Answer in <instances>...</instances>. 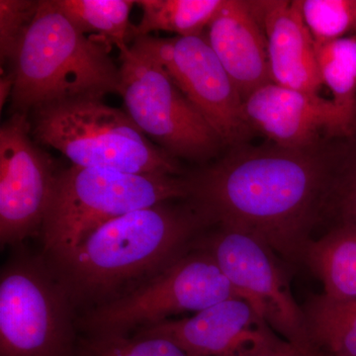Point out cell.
Returning <instances> with one entry per match:
<instances>
[{
  "label": "cell",
  "instance_id": "cell-12",
  "mask_svg": "<svg viewBox=\"0 0 356 356\" xmlns=\"http://www.w3.org/2000/svg\"><path fill=\"white\" fill-rule=\"evenodd\" d=\"M134 334L166 337L196 356H267L291 344L250 301L238 297Z\"/></svg>",
  "mask_w": 356,
  "mask_h": 356
},
{
  "label": "cell",
  "instance_id": "cell-22",
  "mask_svg": "<svg viewBox=\"0 0 356 356\" xmlns=\"http://www.w3.org/2000/svg\"><path fill=\"white\" fill-rule=\"evenodd\" d=\"M301 14L316 44L343 38L355 29L356 0H302Z\"/></svg>",
  "mask_w": 356,
  "mask_h": 356
},
{
  "label": "cell",
  "instance_id": "cell-23",
  "mask_svg": "<svg viewBox=\"0 0 356 356\" xmlns=\"http://www.w3.org/2000/svg\"><path fill=\"white\" fill-rule=\"evenodd\" d=\"M39 1L0 0V58L13 62L18 47L31 25Z\"/></svg>",
  "mask_w": 356,
  "mask_h": 356
},
{
  "label": "cell",
  "instance_id": "cell-8",
  "mask_svg": "<svg viewBox=\"0 0 356 356\" xmlns=\"http://www.w3.org/2000/svg\"><path fill=\"white\" fill-rule=\"evenodd\" d=\"M119 51V95L136 126L173 159L210 158L222 140L163 69L147 36Z\"/></svg>",
  "mask_w": 356,
  "mask_h": 356
},
{
  "label": "cell",
  "instance_id": "cell-21",
  "mask_svg": "<svg viewBox=\"0 0 356 356\" xmlns=\"http://www.w3.org/2000/svg\"><path fill=\"white\" fill-rule=\"evenodd\" d=\"M79 356H196L159 336H83Z\"/></svg>",
  "mask_w": 356,
  "mask_h": 356
},
{
  "label": "cell",
  "instance_id": "cell-27",
  "mask_svg": "<svg viewBox=\"0 0 356 356\" xmlns=\"http://www.w3.org/2000/svg\"><path fill=\"white\" fill-rule=\"evenodd\" d=\"M355 30H356V23H355Z\"/></svg>",
  "mask_w": 356,
  "mask_h": 356
},
{
  "label": "cell",
  "instance_id": "cell-26",
  "mask_svg": "<svg viewBox=\"0 0 356 356\" xmlns=\"http://www.w3.org/2000/svg\"><path fill=\"white\" fill-rule=\"evenodd\" d=\"M267 356H308L304 355L302 351H300L298 348H295L292 344H289L287 348H283L277 353H274L273 355Z\"/></svg>",
  "mask_w": 356,
  "mask_h": 356
},
{
  "label": "cell",
  "instance_id": "cell-17",
  "mask_svg": "<svg viewBox=\"0 0 356 356\" xmlns=\"http://www.w3.org/2000/svg\"><path fill=\"white\" fill-rule=\"evenodd\" d=\"M302 308L313 356H356V300L314 295Z\"/></svg>",
  "mask_w": 356,
  "mask_h": 356
},
{
  "label": "cell",
  "instance_id": "cell-16",
  "mask_svg": "<svg viewBox=\"0 0 356 356\" xmlns=\"http://www.w3.org/2000/svg\"><path fill=\"white\" fill-rule=\"evenodd\" d=\"M304 264L322 281L325 296L339 301L356 300L355 227L337 224L312 241Z\"/></svg>",
  "mask_w": 356,
  "mask_h": 356
},
{
  "label": "cell",
  "instance_id": "cell-25",
  "mask_svg": "<svg viewBox=\"0 0 356 356\" xmlns=\"http://www.w3.org/2000/svg\"><path fill=\"white\" fill-rule=\"evenodd\" d=\"M14 88V76L13 72H9L7 74H2L0 79V108H3L4 103L11 97Z\"/></svg>",
  "mask_w": 356,
  "mask_h": 356
},
{
  "label": "cell",
  "instance_id": "cell-24",
  "mask_svg": "<svg viewBox=\"0 0 356 356\" xmlns=\"http://www.w3.org/2000/svg\"><path fill=\"white\" fill-rule=\"evenodd\" d=\"M348 165L336 172L331 203L339 215L337 224L350 225L356 228V153Z\"/></svg>",
  "mask_w": 356,
  "mask_h": 356
},
{
  "label": "cell",
  "instance_id": "cell-5",
  "mask_svg": "<svg viewBox=\"0 0 356 356\" xmlns=\"http://www.w3.org/2000/svg\"><path fill=\"white\" fill-rule=\"evenodd\" d=\"M35 142L53 147L72 165L135 175H177V161L154 147L126 112L83 98L32 112Z\"/></svg>",
  "mask_w": 356,
  "mask_h": 356
},
{
  "label": "cell",
  "instance_id": "cell-14",
  "mask_svg": "<svg viewBox=\"0 0 356 356\" xmlns=\"http://www.w3.org/2000/svg\"><path fill=\"white\" fill-rule=\"evenodd\" d=\"M267 42L271 81L278 86L318 95L316 43L304 22L300 1H248Z\"/></svg>",
  "mask_w": 356,
  "mask_h": 356
},
{
  "label": "cell",
  "instance_id": "cell-3",
  "mask_svg": "<svg viewBox=\"0 0 356 356\" xmlns=\"http://www.w3.org/2000/svg\"><path fill=\"white\" fill-rule=\"evenodd\" d=\"M110 46L86 37L58 8L40 0L38 10L14 56L13 114L26 115L70 100L120 93V67Z\"/></svg>",
  "mask_w": 356,
  "mask_h": 356
},
{
  "label": "cell",
  "instance_id": "cell-11",
  "mask_svg": "<svg viewBox=\"0 0 356 356\" xmlns=\"http://www.w3.org/2000/svg\"><path fill=\"white\" fill-rule=\"evenodd\" d=\"M147 39L163 69L222 144H241L250 131L243 99L205 35Z\"/></svg>",
  "mask_w": 356,
  "mask_h": 356
},
{
  "label": "cell",
  "instance_id": "cell-18",
  "mask_svg": "<svg viewBox=\"0 0 356 356\" xmlns=\"http://www.w3.org/2000/svg\"><path fill=\"white\" fill-rule=\"evenodd\" d=\"M143 11L134 36H149L152 32L175 33L178 37L197 36L207 29L224 0H138Z\"/></svg>",
  "mask_w": 356,
  "mask_h": 356
},
{
  "label": "cell",
  "instance_id": "cell-19",
  "mask_svg": "<svg viewBox=\"0 0 356 356\" xmlns=\"http://www.w3.org/2000/svg\"><path fill=\"white\" fill-rule=\"evenodd\" d=\"M65 17L83 34L95 33V38L120 50L134 42L130 13L131 0H54Z\"/></svg>",
  "mask_w": 356,
  "mask_h": 356
},
{
  "label": "cell",
  "instance_id": "cell-4",
  "mask_svg": "<svg viewBox=\"0 0 356 356\" xmlns=\"http://www.w3.org/2000/svg\"><path fill=\"white\" fill-rule=\"evenodd\" d=\"M189 197L187 178L72 165L58 170L42 225L44 257L58 259L116 218Z\"/></svg>",
  "mask_w": 356,
  "mask_h": 356
},
{
  "label": "cell",
  "instance_id": "cell-20",
  "mask_svg": "<svg viewBox=\"0 0 356 356\" xmlns=\"http://www.w3.org/2000/svg\"><path fill=\"white\" fill-rule=\"evenodd\" d=\"M321 81L332 102L356 119V37L316 44Z\"/></svg>",
  "mask_w": 356,
  "mask_h": 356
},
{
  "label": "cell",
  "instance_id": "cell-10",
  "mask_svg": "<svg viewBox=\"0 0 356 356\" xmlns=\"http://www.w3.org/2000/svg\"><path fill=\"white\" fill-rule=\"evenodd\" d=\"M26 115L0 129V243L20 245L41 233L58 170L32 140Z\"/></svg>",
  "mask_w": 356,
  "mask_h": 356
},
{
  "label": "cell",
  "instance_id": "cell-15",
  "mask_svg": "<svg viewBox=\"0 0 356 356\" xmlns=\"http://www.w3.org/2000/svg\"><path fill=\"white\" fill-rule=\"evenodd\" d=\"M206 30L211 48L243 102L257 88L273 83L266 34L250 2L224 0Z\"/></svg>",
  "mask_w": 356,
  "mask_h": 356
},
{
  "label": "cell",
  "instance_id": "cell-9",
  "mask_svg": "<svg viewBox=\"0 0 356 356\" xmlns=\"http://www.w3.org/2000/svg\"><path fill=\"white\" fill-rule=\"evenodd\" d=\"M206 231L195 247L212 255L229 282L281 337L313 356L303 308L293 296L277 254L259 238L222 226Z\"/></svg>",
  "mask_w": 356,
  "mask_h": 356
},
{
  "label": "cell",
  "instance_id": "cell-6",
  "mask_svg": "<svg viewBox=\"0 0 356 356\" xmlns=\"http://www.w3.org/2000/svg\"><path fill=\"white\" fill-rule=\"evenodd\" d=\"M76 313L47 259L18 252L0 275V356H79Z\"/></svg>",
  "mask_w": 356,
  "mask_h": 356
},
{
  "label": "cell",
  "instance_id": "cell-13",
  "mask_svg": "<svg viewBox=\"0 0 356 356\" xmlns=\"http://www.w3.org/2000/svg\"><path fill=\"white\" fill-rule=\"evenodd\" d=\"M250 128L264 134L276 146L312 149L321 135L353 133L356 119L332 100L270 83L243 102Z\"/></svg>",
  "mask_w": 356,
  "mask_h": 356
},
{
  "label": "cell",
  "instance_id": "cell-2",
  "mask_svg": "<svg viewBox=\"0 0 356 356\" xmlns=\"http://www.w3.org/2000/svg\"><path fill=\"white\" fill-rule=\"evenodd\" d=\"M172 201L116 218L67 254L47 259L76 312L122 298L195 248L210 222L188 199Z\"/></svg>",
  "mask_w": 356,
  "mask_h": 356
},
{
  "label": "cell",
  "instance_id": "cell-1",
  "mask_svg": "<svg viewBox=\"0 0 356 356\" xmlns=\"http://www.w3.org/2000/svg\"><path fill=\"white\" fill-rule=\"evenodd\" d=\"M336 172L313 149H236L187 177L189 197L213 226L259 238L288 262H304Z\"/></svg>",
  "mask_w": 356,
  "mask_h": 356
},
{
  "label": "cell",
  "instance_id": "cell-7",
  "mask_svg": "<svg viewBox=\"0 0 356 356\" xmlns=\"http://www.w3.org/2000/svg\"><path fill=\"white\" fill-rule=\"evenodd\" d=\"M234 297L245 299L212 255L195 247L122 298L81 314L76 327L84 336H132L173 316L196 314Z\"/></svg>",
  "mask_w": 356,
  "mask_h": 356
}]
</instances>
